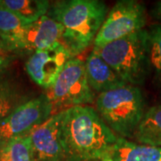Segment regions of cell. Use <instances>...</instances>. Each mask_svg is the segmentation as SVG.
<instances>
[{
  "mask_svg": "<svg viewBox=\"0 0 161 161\" xmlns=\"http://www.w3.org/2000/svg\"><path fill=\"white\" fill-rule=\"evenodd\" d=\"M25 102L11 81L0 75V122Z\"/></svg>",
  "mask_w": 161,
  "mask_h": 161,
  "instance_id": "17",
  "label": "cell"
},
{
  "mask_svg": "<svg viewBox=\"0 0 161 161\" xmlns=\"http://www.w3.org/2000/svg\"><path fill=\"white\" fill-rule=\"evenodd\" d=\"M53 106L46 94L29 99L0 122V144L29 135L53 114Z\"/></svg>",
  "mask_w": 161,
  "mask_h": 161,
  "instance_id": "7",
  "label": "cell"
},
{
  "mask_svg": "<svg viewBox=\"0 0 161 161\" xmlns=\"http://www.w3.org/2000/svg\"><path fill=\"white\" fill-rule=\"evenodd\" d=\"M139 143L161 147V105L151 107L144 113L133 137Z\"/></svg>",
  "mask_w": 161,
  "mask_h": 161,
  "instance_id": "14",
  "label": "cell"
},
{
  "mask_svg": "<svg viewBox=\"0 0 161 161\" xmlns=\"http://www.w3.org/2000/svg\"><path fill=\"white\" fill-rule=\"evenodd\" d=\"M88 83L99 94L127 84L98 55L92 51L85 61Z\"/></svg>",
  "mask_w": 161,
  "mask_h": 161,
  "instance_id": "10",
  "label": "cell"
},
{
  "mask_svg": "<svg viewBox=\"0 0 161 161\" xmlns=\"http://www.w3.org/2000/svg\"><path fill=\"white\" fill-rule=\"evenodd\" d=\"M0 161H32L30 134L0 144Z\"/></svg>",
  "mask_w": 161,
  "mask_h": 161,
  "instance_id": "16",
  "label": "cell"
},
{
  "mask_svg": "<svg viewBox=\"0 0 161 161\" xmlns=\"http://www.w3.org/2000/svg\"><path fill=\"white\" fill-rule=\"evenodd\" d=\"M92 51L128 84L137 86L143 83L150 72L146 30H141L100 47H93Z\"/></svg>",
  "mask_w": 161,
  "mask_h": 161,
  "instance_id": "3",
  "label": "cell"
},
{
  "mask_svg": "<svg viewBox=\"0 0 161 161\" xmlns=\"http://www.w3.org/2000/svg\"><path fill=\"white\" fill-rule=\"evenodd\" d=\"M149 69L161 81V26H153L148 31Z\"/></svg>",
  "mask_w": 161,
  "mask_h": 161,
  "instance_id": "18",
  "label": "cell"
},
{
  "mask_svg": "<svg viewBox=\"0 0 161 161\" xmlns=\"http://www.w3.org/2000/svg\"><path fill=\"white\" fill-rule=\"evenodd\" d=\"M96 110L115 133L132 138L145 113L143 96L139 87L127 83L99 94Z\"/></svg>",
  "mask_w": 161,
  "mask_h": 161,
  "instance_id": "4",
  "label": "cell"
},
{
  "mask_svg": "<svg viewBox=\"0 0 161 161\" xmlns=\"http://www.w3.org/2000/svg\"><path fill=\"white\" fill-rule=\"evenodd\" d=\"M63 30L57 21L47 15L29 24L25 35V51L41 50L61 41Z\"/></svg>",
  "mask_w": 161,
  "mask_h": 161,
  "instance_id": "11",
  "label": "cell"
},
{
  "mask_svg": "<svg viewBox=\"0 0 161 161\" xmlns=\"http://www.w3.org/2000/svg\"><path fill=\"white\" fill-rule=\"evenodd\" d=\"M152 15L157 19L161 21V1L156 3L155 6L152 9Z\"/></svg>",
  "mask_w": 161,
  "mask_h": 161,
  "instance_id": "19",
  "label": "cell"
},
{
  "mask_svg": "<svg viewBox=\"0 0 161 161\" xmlns=\"http://www.w3.org/2000/svg\"><path fill=\"white\" fill-rule=\"evenodd\" d=\"M104 161H161V147L134 143L118 136Z\"/></svg>",
  "mask_w": 161,
  "mask_h": 161,
  "instance_id": "13",
  "label": "cell"
},
{
  "mask_svg": "<svg viewBox=\"0 0 161 161\" xmlns=\"http://www.w3.org/2000/svg\"><path fill=\"white\" fill-rule=\"evenodd\" d=\"M62 111L30 133L32 161H66L61 138Z\"/></svg>",
  "mask_w": 161,
  "mask_h": 161,
  "instance_id": "9",
  "label": "cell"
},
{
  "mask_svg": "<svg viewBox=\"0 0 161 161\" xmlns=\"http://www.w3.org/2000/svg\"><path fill=\"white\" fill-rule=\"evenodd\" d=\"M146 23L144 6L134 0H121L111 9L93 41L100 47L112 41L143 30Z\"/></svg>",
  "mask_w": 161,
  "mask_h": 161,
  "instance_id": "6",
  "label": "cell"
},
{
  "mask_svg": "<svg viewBox=\"0 0 161 161\" xmlns=\"http://www.w3.org/2000/svg\"><path fill=\"white\" fill-rule=\"evenodd\" d=\"M11 58H7V57H4L0 55V71L3 69H5L6 66L9 64V63L11 62Z\"/></svg>",
  "mask_w": 161,
  "mask_h": 161,
  "instance_id": "20",
  "label": "cell"
},
{
  "mask_svg": "<svg viewBox=\"0 0 161 161\" xmlns=\"http://www.w3.org/2000/svg\"><path fill=\"white\" fill-rule=\"evenodd\" d=\"M73 57L60 41L35 51L25 64V70L37 85L47 90L54 84L65 64Z\"/></svg>",
  "mask_w": 161,
  "mask_h": 161,
  "instance_id": "8",
  "label": "cell"
},
{
  "mask_svg": "<svg viewBox=\"0 0 161 161\" xmlns=\"http://www.w3.org/2000/svg\"><path fill=\"white\" fill-rule=\"evenodd\" d=\"M0 4L26 24H31L46 15L50 8L47 0H0Z\"/></svg>",
  "mask_w": 161,
  "mask_h": 161,
  "instance_id": "15",
  "label": "cell"
},
{
  "mask_svg": "<svg viewBox=\"0 0 161 161\" xmlns=\"http://www.w3.org/2000/svg\"><path fill=\"white\" fill-rule=\"evenodd\" d=\"M45 94L53 110L92 103L94 92L88 83L85 62L78 58H71Z\"/></svg>",
  "mask_w": 161,
  "mask_h": 161,
  "instance_id": "5",
  "label": "cell"
},
{
  "mask_svg": "<svg viewBox=\"0 0 161 161\" xmlns=\"http://www.w3.org/2000/svg\"><path fill=\"white\" fill-rule=\"evenodd\" d=\"M29 24L0 4V49L25 51V35Z\"/></svg>",
  "mask_w": 161,
  "mask_h": 161,
  "instance_id": "12",
  "label": "cell"
},
{
  "mask_svg": "<svg viewBox=\"0 0 161 161\" xmlns=\"http://www.w3.org/2000/svg\"><path fill=\"white\" fill-rule=\"evenodd\" d=\"M49 10L63 30L60 42L73 58L94 41L107 15V6L98 0L58 1Z\"/></svg>",
  "mask_w": 161,
  "mask_h": 161,
  "instance_id": "2",
  "label": "cell"
},
{
  "mask_svg": "<svg viewBox=\"0 0 161 161\" xmlns=\"http://www.w3.org/2000/svg\"><path fill=\"white\" fill-rule=\"evenodd\" d=\"M61 138L66 161H104L118 136L97 110L77 106L62 111Z\"/></svg>",
  "mask_w": 161,
  "mask_h": 161,
  "instance_id": "1",
  "label": "cell"
}]
</instances>
